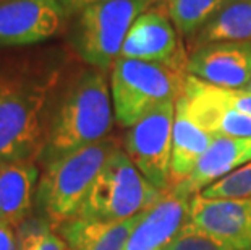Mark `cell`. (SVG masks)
Returning a JSON list of instances; mask_svg holds the SVG:
<instances>
[{"label": "cell", "mask_w": 251, "mask_h": 250, "mask_svg": "<svg viewBox=\"0 0 251 250\" xmlns=\"http://www.w3.org/2000/svg\"><path fill=\"white\" fill-rule=\"evenodd\" d=\"M175 103L167 101L130 127L125 151L140 172L159 190L170 189V156L175 120Z\"/></svg>", "instance_id": "52a82bcc"}, {"label": "cell", "mask_w": 251, "mask_h": 250, "mask_svg": "<svg viewBox=\"0 0 251 250\" xmlns=\"http://www.w3.org/2000/svg\"><path fill=\"white\" fill-rule=\"evenodd\" d=\"M248 163H251V137H216L198 161L193 172L172 189L177 194L191 198L209 184Z\"/></svg>", "instance_id": "5bb4252c"}, {"label": "cell", "mask_w": 251, "mask_h": 250, "mask_svg": "<svg viewBox=\"0 0 251 250\" xmlns=\"http://www.w3.org/2000/svg\"><path fill=\"white\" fill-rule=\"evenodd\" d=\"M141 215L124 221H98L76 216L57 231L70 250H124Z\"/></svg>", "instance_id": "e0dca14e"}, {"label": "cell", "mask_w": 251, "mask_h": 250, "mask_svg": "<svg viewBox=\"0 0 251 250\" xmlns=\"http://www.w3.org/2000/svg\"><path fill=\"white\" fill-rule=\"evenodd\" d=\"M18 250H70L57 229L41 216H29L17 227Z\"/></svg>", "instance_id": "ffe728a7"}, {"label": "cell", "mask_w": 251, "mask_h": 250, "mask_svg": "<svg viewBox=\"0 0 251 250\" xmlns=\"http://www.w3.org/2000/svg\"><path fill=\"white\" fill-rule=\"evenodd\" d=\"M212 42H251V0H230L193 36L195 49Z\"/></svg>", "instance_id": "ac0fdd59"}, {"label": "cell", "mask_w": 251, "mask_h": 250, "mask_svg": "<svg viewBox=\"0 0 251 250\" xmlns=\"http://www.w3.org/2000/svg\"><path fill=\"white\" fill-rule=\"evenodd\" d=\"M0 2H2V0H0Z\"/></svg>", "instance_id": "4316f807"}, {"label": "cell", "mask_w": 251, "mask_h": 250, "mask_svg": "<svg viewBox=\"0 0 251 250\" xmlns=\"http://www.w3.org/2000/svg\"><path fill=\"white\" fill-rule=\"evenodd\" d=\"M243 89H245V91H250V93H251V80H250V83H248Z\"/></svg>", "instance_id": "484cf974"}, {"label": "cell", "mask_w": 251, "mask_h": 250, "mask_svg": "<svg viewBox=\"0 0 251 250\" xmlns=\"http://www.w3.org/2000/svg\"><path fill=\"white\" fill-rule=\"evenodd\" d=\"M214 135L200 129L186 114L181 96L175 103V120L170 156V189L181 184L193 172L198 161L214 141Z\"/></svg>", "instance_id": "2e32d148"}, {"label": "cell", "mask_w": 251, "mask_h": 250, "mask_svg": "<svg viewBox=\"0 0 251 250\" xmlns=\"http://www.w3.org/2000/svg\"><path fill=\"white\" fill-rule=\"evenodd\" d=\"M117 148L119 140L107 137L46 166L36 190V215L55 229L76 218L96 177Z\"/></svg>", "instance_id": "3957f363"}, {"label": "cell", "mask_w": 251, "mask_h": 250, "mask_svg": "<svg viewBox=\"0 0 251 250\" xmlns=\"http://www.w3.org/2000/svg\"><path fill=\"white\" fill-rule=\"evenodd\" d=\"M154 0H102L75 17L70 42L89 67L107 73L120 57L122 46L135 20Z\"/></svg>", "instance_id": "8992f818"}, {"label": "cell", "mask_w": 251, "mask_h": 250, "mask_svg": "<svg viewBox=\"0 0 251 250\" xmlns=\"http://www.w3.org/2000/svg\"><path fill=\"white\" fill-rule=\"evenodd\" d=\"M190 198L165 190L156 205L138 220L124 250H164L181 227L188 222Z\"/></svg>", "instance_id": "4fadbf2b"}, {"label": "cell", "mask_w": 251, "mask_h": 250, "mask_svg": "<svg viewBox=\"0 0 251 250\" xmlns=\"http://www.w3.org/2000/svg\"><path fill=\"white\" fill-rule=\"evenodd\" d=\"M186 73L212 86L243 89L251 80V42H212L196 47Z\"/></svg>", "instance_id": "7c38bea8"}, {"label": "cell", "mask_w": 251, "mask_h": 250, "mask_svg": "<svg viewBox=\"0 0 251 250\" xmlns=\"http://www.w3.org/2000/svg\"><path fill=\"white\" fill-rule=\"evenodd\" d=\"M120 57L136 58L144 62H157L186 70L177 31L162 10H146L135 20L128 31Z\"/></svg>", "instance_id": "8fae6325"}, {"label": "cell", "mask_w": 251, "mask_h": 250, "mask_svg": "<svg viewBox=\"0 0 251 250\" xmlns=\"http://www.w3.org/2000/svg\"><path fill=\"white\" fill-rule=\"evenodd\" d=\"M186 70L157 62L119 57L110 70V94L115 119L131 127L154 108L177 101L185 89Z\"/></svg>", "instance_id": "277c9868"}, {"label": "cell", "mask_w": 251, "mask_h": 250, "mask_svg": "<svg viewBox=\"0 0 251 250\" xmlns=\"http://www.w3.org/2000/svg\"><path fill=\"white\" fill-rule=\"evenodd\" d=\"M0 250H18L17 227L0 221Z\"/></svg>", "instance_id": "cb8c5ba5"}, {"label": "cell", "mask_w": 251, "mask_h": 250, "mask_svg": "<svg viewBox=\"0 0 251 250\" xmlns=\"http://www.w3.org/2000/svg\"><path fill=\"white\" fill-rule=\"evenodd\" d=\"M162 190L140 172L125 150L117 148L96 177L78 218L98 221H124L156 205Z\"/></svg>", "instance_id": "5b68a950"}, {"label": "cell", "mask_w": 251, "mask_h": 250, "mask_svg": "<svg viewBox=\"0 0 251 250\" xmlns=\"http://www.w3.org/2000/svg\"><path fill=\"white\" fill-rule=\"evenodd\" d=\"M57 2L60 3L65 17L70 18V17H76L84 8H88L98 2H102V0H57Z\"/></svg>", "instance_id": "d4e9b609"}, {"label": "cell", "mask_w": 251, "mask_h": 250, "mask_svg": "<svg viewBox=\"0 0 251 250\" xmlns=\"http://www.w3.org/2000/svg\"><path fill=\"white\" fill-rule=\"evenodd\" d=\"M230 0H167L169 17L181 36H195Z\"/></svg>", "instance_id": "d6986e66"}, {"label": "cell", "mask_w": 251, "mask_h": 250, "mask_svg": "<svg viewBox=\"0 0 251 250\" xmlns=\"http://www.w3.org/2000/svg\"><path fill=\"white\" fill-rule=\"evenodd\" d=\"M188 224L237 250H251V198L217 200L191 196Z\"/></svg>", "instance_id": "9c48e42d"}, {"label": "cell", "mask_w": 251, "mask_h": 250, "mask_svg": "<svg viewBox=\"0 0 251 250\" xmlns=\"http://www.w3.org/2000/svg\"><path fill=\"white\" fill-rule=\"evenodd\" d=\"M57 73L0 65V166L37 163L44 146L46 114Z\"/></svg>", "instance_id": "7a4b0ae2"}, {"label": "cell", "mask_w": 251, "mask_h": 250, "mask_svg": "<svg viewBox=\"0 0 251 250\" xmlns=\"http://www.w3.org/2000/svg\"><path fill=\"white\" fill-rule=\"evenodd\" d=\"M39 184L37 163L23 161L0 166V221L18 227L33 211Z\"/></svg>", "instance_id": "9a60e30c"}, {"label": "cell", "mask_w": 251, "mask_h": 250, "mask_svg": "<svg viewBox=\"0 0 251 250\" xmlns=\"http://www.w3.org/2000/svg\"><path fill=\"white\" fill-rule=\"evenodd\" d=\"M114 124V104L105 72L94 67L76 70L52 91L46 114L44 146L37 163L49 166L67 154L107 138Z\"/></svg>", "instance_id": "6da1fadb"}, {"label": "cell", "mask_w": 251, "mask_h": 250, "mask_svg": "<svg viewBox=\"0 0 251 250\" xmlns=\"http://www.w3.org/2000/svg\"><path fill=\"white\" fill-rule=\"evenodd\" d=\"M181 99L190 119L207 134L235 138L251 137V117L228 106L219 86L186 75Z\"/></svg>", "instance_id": "30bf717a"}, {"label": "cell", "mask_w": 251, "mask_h": 250, "mask_svg": "<svg viewBox=\"0 0 251 250\" xmlns=\"http://www.w3.org/2000/svg\"><path fill=\"white\" fill-rule=\"evenodd\" d=\"M204 198L248 200L251 198V163L235 169L200 192Z\"/></svg>", "instance_id": "44dd1931"}, {"label": "cell", "mask_w": 251, "mask_h": 250, "mask_svg": "<svg viewBox=\"0 0 251 250\" xmlns=\"http://www.w3.org/2000/svg\"><path fill=\"white\" fill-rule=\"evenodd\" d=\"M164 250H237L227 244L217 241L209 234L196 229L195 226L186 224L175 234Z\"/></svg>", "instance_id": "7402d4cb"}, {"label": "cell", "mask_w": 251, "mask_h": 250, "mask_svg": "<svg viewBox=\"0 0 251 250\" xmlns=\"http://www.w3.org/2000/svg\"><path fill=\"white\" fill-rule=\"evenodd\" d=\"M65 21L57 0H2L0 49L44 42L62 33Z\"/></svg>", "instance_id": "ba28073f"}, {"label": "cell", "mask_w": 251, "mask_h": 250, "mask_svg": "<svg viewBox=\"0 0 251 250\" xmlns=\"http://www.w3.org/2000/svg\"><path fill=\"white\" fill-rule=\"evenodd\" d=\"M221 94L228 106H232V108L237 109L238 112L247 114L251 117V93L250 91H245V89L221 88Z\"/></svg>", "instance_id": "603a6c76"}]
</instances>
